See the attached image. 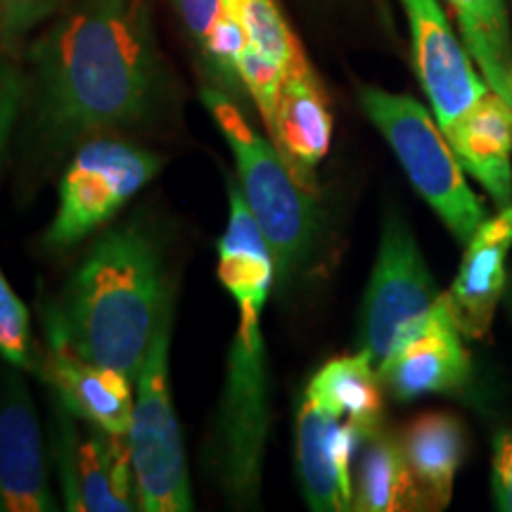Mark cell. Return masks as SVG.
<instances>
[{
    "mask_svg": "<svg viewBox=\"0 0 512 512\" xmlns=\"http://www.w3.org/2000/svg\"><path fill=\"white\" fill-rule=\"evenodd\" d=\"M354 510H422L418 486L408 470L401 439L377 427L363 439L354 482Z\"/></svg>",
    "mask_w": 512,
    "mask_h": 512,
    "instance_id": "obj_20",
    "label": "cell"
},
{
    "mask_svg": "<svg viewBox=\"0 0 512 512\" xmlns=\"http://www.w3.org/2000/svg\"><path fill=\"white\" fill-rule=\"evenodd\" d=\"M361 430L309 399L297 415V470L302 494L311 510H354L351 465L361 448Z\"/></svg>",
    "mask_w": 512,
    "mask_h": 512,
    "instance_id": "obj_13",
    "label": "cell"
},
{
    "mask_svg": "<svg viewBox=\"0 0 512 512\" xmlns=\"http://www.w3.org/2000/svg\"><path fill=\"white\" fill-rule=\"evenodd\" d=\"M401 448L422 510L446 508L465 453L460 422L448 413H422L401 434Z\"/></svg>",
    "mask_w": 512,
    "mask_h": 512,
    "instance_id": "obj_19",
    "label": "cell"
},
{
    "mask_svg": "<svg viewBox=\"0 0 512 512\" xmlns=\"http://www.w3.org/2000/svg\"><path fill=\"white\" fill-rule=\"evenodd\" d=\"M264 311H238L230 342L219 411L211 432V467L223 496L235 508H254L261 498L264 458L271 432Z\"/></svg>",
    "mask_w": 512,
    "mask_h": 512,
    "instance_id": "obj_4",
    "label": "cell"
},
{
    "mask_svg": "<svg viewBox=\"0 0 512 512\" xmlns=\"http://www.w3.org/2000/svg\"><path fill=\"white\" fill-rule=\"evenodd\" d=\"M238 74L242 86H245V93L259 107V114L268 131L275 119V110H278V100L280 93H283L287 72L278 62H273L271 57L249 43L238 62Z\"/></svg>",
    "mask_w": 512,
    "mask_h": 512,
    "instance_id": "obj_25",
    "label": "cell"
},
{
    "mask_svg": "<svg viewBox=\"0 0 512 512\" xmlns=\"http://www.w3.org/2000/svg\"><path fill=\"white\" fill-rule=\"evenodd\" d=\"M411 29L415 72L444 136L491 91L477 74L470 50L453 31L439 0H401Z\"/></svg>",
    "mask_w": 512,
    "mask_h": 512,
    "instance_id": "obj_10",
    "label": "cell"
},
{
    "mask_svg": "<svg viewBox=\"0 0 512 512\" xmlns=\"http://www.w3.org/2000/svg\"><path fill=\"white\" fill-rule=\"evenodd\" d=\"M174 8L181 17V22L185 24V31L192 38L197 50L202 53L204 41H207L211 27L214 22L219 19V15L223 12V0H171Z\"/></svg>",
    "mask_w": 512,
    "mask_h": 512,
    "instance_id": "obj_28",
    "label": "cell"
},
{
    "mask_svg": "<svg viewBox=\"0 0 512 512\" xmlns=\"http://www.w3.org/2000/svg\"><path fill=\"white\" fill-rule=\"evenodd\" d=\"M496 484L512 486V434H505L496 451Z\"/></svg>",
    "mask_w": 512,
    "mask_h": 512,
    "instance_id": "obj_30",
    "label": "cell"
},
{
    "mask_svg": "<svg viewBox=\"0 0 512 512\" xmlns=\"http://www.w3.org/2000/svg\"><path fill=\"white\" fill-rule=\"evenodd\" d=\"M0 510H57L34 401L17 373L0 380Z\"/></svg>",
    "mask_w": 512,
    "mask_h": 512,
    "instance_id": "obj_12",
    "label": "cell"
},
{
    "mask_svg": "<svg viewBox=\"0 0 512 512\" xmlns=\"http://www.w3.org/2000/svg\"><path fill=\"white\" fill-rule=\"evenodd\" d=\"M57 413V467L67 510H138V486L128 437L88 422H83L86 430H76L79 418L60 403Z\"/></svg>",
    "mask_w": 512,
    "mask_h": 512,
    "instance_id": "obj_9",
    "label": "cell"
},
{
    "mask_svg": "<svg viewBox=\"0 0 512 512\" xmlns=\"http://www.w3.org/2000/svg\"><path fill=\"white\" fill-rule=\"evenodd\" d=\"M19 100H22V83L10 67L0 64V150H3L5 138L10 133Z\"/></svg>",
    "mask_w": 512,
    "mask_h": 512,
    "instance_id": "obj_29",
    "label": "cell"
},
{
    "mask_svg": "<svg viewBox=\"0 0 512 512\" xmlns=\"http://www.w3.org/2000/svg\"><path fill=\"white\" fill-rule=\"evenodd\" d=\"M219 280L238 311H264L275 261L238 183H228V226L219 240Z\"/></svg>",
    "mask_w": 512,
    "mask_h": 512,
    "instance_id": "obj_17",
    "label": "cell"
},
{
    "mask_svg": "<svg viewBox=\"0 0 512 512\" xmlns=\"http://www.w3.org/2000/svg\"><path fill=\"white\" fill-rule=\"evenodd\" d=\"M223 5L238 17L249 43L278 62L287 74L309 64L275 0H223Z\"/></svg>",
    "mask_w": 512,
    "mask_h": 512,
    "instance_id": "obj_23",
    "label": "cell"
},
{
    "mask_svg": "<svg viewBox=\"0 0 512 512\" xmlns=\"http://www.w3.org/2000/svg\"><path fill=\"white\" fill-rule=\"evenodd\" d=\"M439 299L441 292L413 230L399 214H389L358 311V351H366L380 366L394 349L430 323Z\"/></svg>",
    "mask_w": 512,
    "mask_h": 512,
    "instance_id": "obj_7",
    "label": "cell"
},
{
    "mask_svg": "<svg viewBox=\"0 0 512 512\" xmlns=\"http://www.w3.org/2000/svg\"><path fill=\"white\" fill-rule=\"evenodd\" d=\"M463 169L470 171L498 207L512 204V105L489 91L448 136Z\"/></svg>",
    "mask_w": 512,
    "mask_h": 512,
    "instance_id": "obj_18",
    "label": "cell"
},
{
    "mask_svg": "<svg viewBox=\"0 0 512 512\" xmlns=\"http://www.w3.org/2000/svg\"><path fill=\"white\" fill-rule=\"evenodd\" d=\"M200 98L233 152L242 195L273 252L275 278L290 280L318 240L316 188L297 176L271 138L254 131L230 95L204 86Z\"/></svg>",
    "mask_w": 512,
    "mask_h": 512,
    "instance_id": "obj_3",
    "label": "cell"
},
{
    "mask_svg": "<svg viewBox=\"0 0 512 512\" xmlns=\"http://www.w3.org/2000/svg\"><path fill=\"white\" fill-rule=\"evenodd\" d=\"M164 159L117 136H98L76 147L60 178L57 211L46 242L67 249L114 219L162 169Z\"/></svg>",
    "mask_w": 512,
    "mask_h": 512,
    "instance_id": "obj_8",
    "label": "cell"
},
{
    "mask_svg": "<svg viewBox=\"0 0 512 512\" xmlns=\"http://www.w3.org/2000/svg\"><path fill=\"white\" fill-rule=\"evenodd\" d=\"M512 247V204L475 230L448 299L458 330L470 339L489 335L505 287V259Z\"/></svg>",
    "mask_w": 512,
    "mask_h": 512,
    "instance_id": "obj_15",
    "label": "cell"
},
{
    "mask_svg": "<svg viewBox=\"0 0 512 512\" xmlns=\"http://www.w3.org/2000/svg\"><path fill=\"white\" fill-rule=\"evenodd\" d=\"M46 323V356L43 373L55 392V401L76 415L79 422L128 437L136 380L121 370L88 361L67 342L53 313H43Z\"/></svg>",
    "mask_w": 512,
    "mask_h": 512,
    "instance_id": "obj_11",
    "label": "cell"
},
{
    "mask_svg": "<svg viewBox=\"0 0 512 512\" xmlns=\"http://www.w3.org/2000/svg\"><path fill=\"white\" fill-rule=\"evenodd\" d=\"M268 138L297 176L316 188L313 171L330 150L332 114L309 64L285 76Z\"/></svg>",
    "mask_w": 512,
    "mask_h": 512,
    "instance_id": "obj_16",
    "label": "cell"
},
{
    "mask_svg": "<svg viewBox=\"0 0 512 512\" xmlns=\"http://www.w3.org/2000/svg\"><path fill=\"white\" fill-rule=\"evenodd\" d=\"M460 335L463 332L453 318L451 299L441 294L430 323L377 366L382 387L399 401L458 392L470 375V356Z\"/></svg>",
    "mask_w": 512,
    "mask_h": 512,
    "instance_id": "obj_14",
    "label": "cell"
},
{
    "mask_svg": "<svg viewBox=\"0 0 512 512\" xmlns=\"http://www.w3.org/2000/svg\"><path fill=\"white\" fill-rule=\"evenodd\" d=\"M64 0H0V48L15 53L31 31L62 8Z\"/></svg>",
    "mask_w": 512,
    "mask_h": 512,
    "instance_id": "obj_27",
    "label": "cell"
},
{
    "mask_svg": "<svg viewBox=\"0 0 512 512\" xmlns=\"http://www.w3.org/2000/svg\"><path fill=\"white\" fill-rule=\"evenodd\" d=\"M171 294L157 240L124 223L95 242L50 313L83 358L138 380Z\"/></svg>",
    "mask_w": 512,
    "mask_h": 512,
    "instance_id": "obj_2",
    "label": "cell"
},
{
    "mask_svg": "<svg viewBox=\"0 0 512 512\" xmlns=\"http://www.w3.org/2000/svg\"><path fill=\"white\" fill-rule=\"evenodd\" d=\"M486 86L512 105V34L505 0H446Z\"/></svg>",
    "mask_w": 512,
    "mask_h": 512,
    "instance_id": "obj_22",
    "label": "cell"
},
{
    "mask_svg": "<svg viewBox=\"0 0 512 512\" xmlns=\"http://www.w3.org/2000/svg\"><path fill=\"white\" fill-rule=\"evenodd\" d=\"M304 399L337 415L354 420L366 430H377L382 415V382L375 361L366 351L332 358L306 387Z\"/></svg>",
    "mask_w": 512,
    "mask_h": 512,
    "instance_id": "obj_21",
    "label": "cell"
},
{
    "mask_svg": "<svg viewBox=\"0 0 512 512\" xmlns=\"http://www.w3.org/2000/svg\"><path fill=\"white\" fill-rule=\"evenodd\" d=\"M0 356L15 368L31 366L29 311L0 271Z\"/></svg>",
    "mask_w": 512,
    "mask_h": 512,
    "instance_id": "obj_26",
    "label": "cell"
},
{
    "mask_svg": "<svg viewBox=\"0 0 512 512\" xmlns=\"http://www.w3.org/2000/svg\"><path fill=\"white\" fill-rule=\"evenodd\" d=\"M38 124L74 145L150 117L159 53L145 0H79L29 48Z\"/></svg>",
    "mask_w": 512,
    "mask_h": 512,
    "instance_id": "obj_1",
    "label": "cell"
},
{
    "mask_svg": "<svg viewBox=\"0 0 512 512\" xmlns=\"http://www.w3.org/2000/svg\"><path fill=\"white\" fill-rule=\"evenodd\" d=\"M247 46V31L242 29V24L233 12L223 8L219 19H216L214 27L209 31L207 41H204L202 60L207 64L209 72L214 74V79L219 81V91L226 95H238L240 88H245L238 74V62Z\"/></svg>",
    "mask_w": 512,
    "mask_h": 512,
    "instance_id": "obj_24",
    "label": "cell"
},
{
    "mask_svg": "<svg viewBox=\"0 0 512 512\" xmlns=\"http://www.w3.org/2000/svg\"><path fill=\"white\" fill-rule=\"evenodd\" d=\"M361 105L394 150L418 195L437 211L453 238L467 245L486 221L484 204L467 185L463 164L427 107L411 95L375 86L361 88Z\"/></svg>",
    "mask_w": 512,
    "mask_h": 512,
    "instance_id": "obj_6",
    "label": "cell"
},
{
    "mask_svg": "<svg viewBox=\"0 0 512 512\" xmlns=\"http://www.w3.org/2000/svg\"><path fill=\"white\" fill-rule=\"evenodd\" d=\"M171 332L174 294L164 306L138 373L136 403L128 430L138 510L143 512H188L195 508L183 434L171 392Z\"/></svg>",
    "mask_w": 512,
    "mask_h": 512,
    "instance_id": "obj_5",
    "label": "cell"
}]
</instances>
